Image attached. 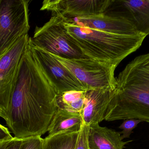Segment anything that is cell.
I'll return each instance as SVG.
<instances>
[{
	"instance_id": "cell-8",
	"label": "cell",
	"mask_w": 149,
	"mask_h": 149,
	"mask_svg": "<svg viewBox=\"0 0 149 149\" xmlns=\"http://www.w3.org/2000/svg\"><path fill=\"white\" fill-rule=\"evenodd\" d=\"M113 0H48L43 2L41 10L51 11L52 15L65 19L101 15Z\"/></svg>"
},
{
	"instance_id": "cell-20",
	"label": "cell",
	"mask_w": 149,
	"mask_h": 149,
	"mask_svg": "<svg viewBox=\"0 0 149 149\" xmlns=\"http://www.w3.org/2000/svg\"><path fill=\"white\" fill-rule=\"evenodd\" d=\"M23 139L13 137L10 140L0 142V149H21Z\"/></svg>"
},
{
	"instance_id": "cell-16",
	"label": "cell",
	"mask_w": 149,
	"mask_h": 149,
	"mask_svg": "<svg viewBox=\"0 0 149 149\" xmlns=\"http://www.w3.org/2000/svg\"><path fill=\"white\" fill-rule=\"evenodd\" d=\"M79 132L59 134L44 139L43 149H74Z\"/></svg>"
},
{
	"instance_id": "cell-11",
	"label": "cell",
	"mask_w": 149,
	"mask_h": 149,
	"mask_svg": "<svg viewBox=\"0 0 149 149\" xmlns=\"http://www.w3.org/2000/svg\"><path fill=\"white\" fill-rule=\"evenodd\" d=\"M115 11L109 15L122 17L138 32L149 36V0H113Z\"/></svg>"
},
{
	"instance_id": "cell-13",
	"label": "cell",
	"mask_w": 149,
	"mask_h": 149,
	"mask_svg": "<svg viewBox=\"0 0 149 149\" xmlns=\"http://www.w3.org/2000/svg\"><path fill=\"white\" fill-rule=\"evenodd\" d=\"M129 142L123 141L120 133L99 124L88 128V149H123Z\"/></svg>"
},
{
	"instance_id": "cell-15",
	"label": "cell",
	"mask_w": 149,
	"mask_h": 149,
	"mask_svg": "<svg viewBox=\"0 0 149 149\" xmlns=\"http://www.w3.org/2000/svg\"><path fill=\"white\" fill-rule=\"evenodd\" d=\"M86 91H71L58 94L55 103L57 108L82 116L86 104Z\"/></svg>"
},
{
	"instance_id": "cell-17",
	"label": "cell",
	"mask_w": 149,
	"mask_h": 149,
	"mask_svg": "<svg viewBox=\"0 0 149 149\" xmlns=\"http://www.w3.org/2000/svg\"><path fill=\"white\" fill-rule=\"evenodd\" d=\"M142 121L141 120L135 119H126L124 120V121L119 127L120 129L123 130L120 133L121 134H122V135L121 136L122 140L125 138H129L133 133V130Z\"/></svg>"
},
{
	"instance_id": "cell-14",
	"label": "cell",
	"mask_w": 149,
	"mask_h": 149,
	"mask_svg": "<svg viewBox=\"0 0 149 149\" xmlns=\"http://www.w3.org/2000/svg\"><path fill=\"white\" fill-rule=\"evenodd\" d=\"M82 125L81 115L57 108L48 128L47 137L63 133L79 132Z\"/></svg>"
},
{
	"instance_id": "cell-1",
	"label": "cell",
	"mask_w": 149,
	"mask_h": 149,
	"mask_svg": "<svg viewBox=\"0 0 149 149\" xmlns=\"http://www.w3.org/2000/svg\"><path fill=\"white\" fill-rule=\"evenodd\" d=\"M57 94L33 52L29 38L18 66L6 123L14 137L25 139L46 133L57 109Z\"/></svg>"
},
{
	"instance_id": "cell-7",
	"label": "cell",
	"mask_w": 149,
	"mask_h": 149,
	"mask_svg": "<svg viewBox=\"0 0 149 149\" xmlns=\"http://www.w3.org/2000/svg\"><path fill=\"white\" fill-rule=\"evenodd\" d=\"M29 38L24 36L0 58V117L6 123L18 66Z\"/></svg>"
},
{
	"instance_id": "cell-6",
	"label": "cell",
	"mask_w": 149,
	"mask_h": 149,
	"mask_svg": "<svg viewBox=\"0 0 149 149\" xmlns=\"http://www.w3.org/2000/svg\"><path fill=\"white\" fill-rule=\"evenodd\" d=\"M52 55L68 69L87 90H115L116 88L115 66L89 58L70 59Z\"/></svg>"
},
{
	"instance_id": "cell-19",
	"label": "cell",
	"mask_w": 149,
	"mask_h": 149,
	"mask_svg": "<svg viewBox=\"0 0 149 149\" xmlns=\"http://www.w3.org/2000/svg\"><path fill=\"white\" fill-rule=\"evenodd\" d=\"M89 127L83 124L79 133L74 149H88V133Z\"/></svg>"
},
{
	"instance_id": "cell-10",
	"label": "cell",
	"mask_w": 149,
	"mask_h": 149,
	"mask_svg": "<svg viewBox=\"0 0 149 149\" xmlns=\"http://www.w3.org/2000/svg\"><path fill=\"white\" fill-rule=\"evenodd\" d=\"M63 18L67 23L112 34L130 35L141 33L128 20L118 16L104 14L97 16Z\"/></svg>"
},
{
	"instance_id": "cell-2",
	"label": "cell",
	"mask_w": 149,
	"mask_h": 149,
	"mask_svg": "<svg viewBox=\"0 0 149 149\" xmlns=\"http://www.w3.org/2000/svg\"><path fill=\"white\" fill-rule=\"evenodd\" d=\"M116 80L104 120L135 119L149 123V52L129 62Z\"/></svg>"
},
{
	"instance_id": "cell-18",
	"label": "cell",
	"mask_w": 149,
	"mask_h": 149,
	"mask_svg": "<svg viewBox=\"0 0 149 149\" xmlns=\"http://www.w3.org/2000/svg\"><path fill=\"white\" fill-rule=\"evenodd\" d=\"M44 139L41 136L23 139L21 149H43Z\"/></svg>"
},
{
	"instance_id": "cell-5",
	"label": "cell",
	"mask_w": 149,
	"mask_h": 149,
	"mask_svg": "<svg viewBox=\"0 0 149 149\" xmlns=\"http://www.w3.org/2000/svg\"><path fill=\"white\" fill-rule=\"evenodd\" d=\"M29 0H0V58L28 35Z\"/></svg>"
},
{
	"instance_id": "cell-9",
	"label": "cell",
	"mask_w": 149,
	"mask_h": 149,
	"mask_svg": "<svg viewBox=\"0 0 149 149\" xmlns=\"http://www.w3.org/2000/svg\"><path fill=\"white\" fill-rule=\"evenodd\" d=\"M30 43L35 55L57 94L71 91L87 90L72 73L55 57L43 49L34 46L31 41Z\"/></svg>"
},
{
	"instance_id": "cell-3",
	"label": "cell",
	"mask_w": 149,
	"mask_h": 149,
	"mask_svg": "<svg viewBox=\"0 0 149 149\" xmlns=\"http://www.w3.org/2000/svg\"><path fill=\"white\" fill-rule=\"evenodd\" d=\"M64 25L67 34L85 56L116 67L139 49L147 36L142 33L112 34L65 22Z\"/></svg>"
},
{
	"instance_id": "cell-21",
	"label": "cell",
	"mask_w": 149,
	"mask_h": 149,
	"mask_svg": "<svg viewBox=\"0 0 149 149\" xmlns=\"http://www.w3.org/2000/svg\"><path fill=\"white\" fill-rule=\"evenodd\" d=\"M13 138L7 128L0 124V142Z\"/></svg>"
},
{
	"instance_id": "cell-12",
	"label": "cell",
	"mask_w": 149,
	"mask_h": 149,
	"mask_svg": "<svg viewBox=\"0 0 149 149\" xmlns=\"http://www.w3.org/2000/svg\"><path fill=\"white\" fill-rule=\"evenodd\" d=\"M115 89L86 90V104L82 115L84 125L89 127L99 124L104 120L106 111Z\"/></svg>"
},
{
	"instance_id": "cell-4",
	"label": "cell",
	"mask_w": 149,
	"mask_h": 149,
	"mask_svg": "<svg viewBox=\"0 0 149 149\" xmlns=\"http://www.w3.org/2000/svg\"><path fill=\"white\" fill-rule=\"evenodd\" d=\"M34 46L51 54L66 59L88 58L66 32L62 17L52 15L50 19L42 27H36L33 37Z\"/></svg>"
}]
</instances>
